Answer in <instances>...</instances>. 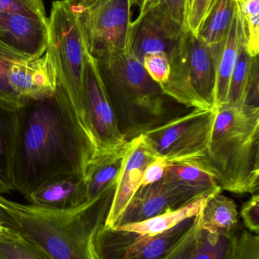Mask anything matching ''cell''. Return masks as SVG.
<instances>
[{
	"label": "cell",
	"instance_id": "cell-1",
	"mask_svg": "<svg viewBox=\"0 0 259 259\" xmlns=\"http://www.w3.org/2000/svg\"><path fill=\"white\" fill-rule=\"evenodd\" d=\"M18 113L15 190L26 199L58 175L84 178L97 150L61 83L53 96L26 103Z\"/></svg>",
	"mask_w": 259,
	"mask_h": 259
},
{
	"label": "cell",
	"instance_id": "cell-2",
	"mask_svg": "<svg viewBox=\"0 0 259 259\" xmlns=\"http://www.w3.org/2000/svg\"><path fill=\"white\" fill-rule=\"evenodd\" d=\"M117 184L91 202L68 210H56L12 202H0L18 224V233L52 259H96L93 240L105 225Z\"/></svg>",
	"mask_w": 259,
	"mask_h": 259
},
{
	"label": "cell",
	"instance_id": "cell-3",
	"mask_svg": "<svg viewBox=\"0 0 259 259\" xmlns=\"http://www.w3.org/2000/svg\"><path fill=\"white\" fill-rule=\"evenodd\" d=\"M209 142L199 161L217 178L222 190L258 193L259 109H215Z\"/></svg>",
	"mask_w": 259,
	"mask_h": 259
},
{
	"label": "cell",
	"instance_id": "cell-4",
	"mask_svg": "<svg viewBox=\"0 0 259 259\" xmlns=\"http://www.w3.org/2000/svg\"><path fill=\"white\" fill-rule=\"evenodd\" d=\"M96 61L126 141L170 120L173 99L151 78L135 56L126 53Z\"/></svg>",
	"mask_w": 259,
	"mask_h": 259
},
{
	"label": "cell",
	"instance_id": "cell-5",
	"mask_svg": "<svg viewBox=\"0 0 259 259\" xmlns=\"http://www.w3.org/2000/svg\"><path fill=\"white\" fill-rule=\"evenodd\" d=\"M46 51L56 65L61 84L81 126L95 145L85 111L86 45L78 14L63 0H56L52 4Z\"/></svg>",
	"mask_w": 259,
	"mask_h": 259
},
{
	"label": "cell",
	"instance_id": "cell-6",
	"mask_svg": "<svg viewBox=\"0 0 259 259\" xmlns=\"http://www.w3.org/2000/svg\"><path fill=\"white\" fill-rule=\"evenodd\" d=\"M133 0H96L79 17L87 50L96 60L128 53Z\"/></svg>",
	"mask_w": 259,
	"mask_h": 259
},
{
	"label": "cell",
	"instance_id": "cell-7",
	"mask_svg": "<svg viewBox=\"0 0 259 259\" xmlns=\"http://www.w3.org/2000/svg\"><path fill=\"white\" fill-rule=\"evenodd\" d=\"M214 109L193 108L144 134L157 157L169 162L200 159L203 157L215 119Z\"/></svg>",
	"mask_w": 259,
	"mask_h": 259
},
{
	"label": "cell",
	"instance_id": "cell-8",
	"mask_svg": "<svg viewBox=\"0 0 259 259\" xmlns=\"http://www.w3.org/2000/svg\"><path fill=\"white\" fill-rule=\"evenodd\" d=\"M139 6V15L131 24L128 53L141 62L153 53H164L170 57L183 40L187 29L155 2L147 0Z\"/></svg>",
	"mask_w": 259,
	"mask_h": 259
},
{
	"label": "cell",
	"instance_id": "cell-9",
	"mask_svg": "<svg viewBox=\"0 0 259 259\" xmlns=\"http://www.w3.org/2000/svg\"><path fill=\"white\" fill-rule=\"evenodd\" d=\"M85 103L87 118L97 148L96 155L115 149L127 142L119 128L97 61L88 50L85 66Z\"/></svg>",
	"mask_w": 259,
	"mask_h": 259
},
{
	"label": "cell",
	"instance_id": "cell-10",
	"mask_svg": "<svg viewBox=\"0 0 259 259\" xmlns=\"http://www.w3.org/2000/svg\"><path fill=\"white\" fill-rule=\"evenodd\" d=\"M212 193L202 189L161 180L140 187L113 228L137 223L168 211H176L201 196Z\"/></svg>",
	"mask_w": 259,
	"mask_h": 259
},
{
	"label": "cell",
	"instance_id": "cell-11",
	"mask_svg": "<svg viewBox=\"0 0 259 259\" xmlns=\"http://www.w3.org/2000/svg\"><path fill=\"white\" fill-rule=\"evenodd\" d=\"M196 222L189 218L165 232L130 240L106 238L96 234L93 249L96 259H162L190 232Z\"/></svg>",
	"mask_w": 259,
	"mask_h": 259
},
{
	"label": "cell",
	"instance_id": "cell-12",
	"mask_svg": "<svg viewBox=\"0 0 259 259\" xmlns=\"http://www.w3.org/2000/svg\"><path fill=\"white\" fill-rule=\"evenodd\" d=\"M8 81L21 107L28 102L51 97L60 83L57 68L47 51L36 59L12 62Z\"/></svg>",
	"mask_w": 259,
	"mask_h": 259
},
{
	"label": "cell",
	"instance_id": "cell-13",
	"mask_svg": "<svg viewBox=\"0 0 259 259\" xmlns=\"http://www.w3.org/2000/svg\"><path fill=\"white\" fill-rule=\"evenodd\" d=\"M129 143L112 205L105 222L104 226L107 228H113L123 214L134 195L141 187L146 167L157 157L147 144L144 134L132 139Z\"/></svg>",
	"mask_w": 259,
	"mask_h": 259
},
{
	"label": "cell",
	"instance_id": "cell-14",
	"mask_svg": "<svg viewBox=\"0 0 259 259\" xmlns=\"http://www.w3.org/2000/svg\"><path fill=\"white\" fill-rule=\"evenodd\" d=\"M0 42L30 59L41 57L48 45V18L0 12Z\"/></svg>",
	"mask_w": 259,
	"mask_h": 259
},
{
	"label": "cell",
	"instance_id": "cell-15",
	"mask_svg": "<svg viewBox=\"0 0 259 259\" xmlns=\"http://www.w3.org/2000/svg\"><path fill=\"white\" fill-rule=\"evenodd\" d=\"M187 73L192 91L208 109H215L217 61L208 46L187 30L185 40Z\"/></svg>",
	"mask_w": 259,
	"mask_h": 259
},
{
	"label": "cell",
	"instance_id": "cell-16",
	"mask_svg": "<svg viewBox=\"0 0 259 259\" xmlns=\"http://www.w3.org/2000/svg\"><path fill=\"white\" fill-rule=\"evenodd\" d=\"M237 235L211 233L194 225L162 259H234Z\"/></svg>",
	"mask_w": 259,
	"mask_h": 259
},
{
	"label": "cell",
	"instance_id": "cell-17",
	"mask_svg": "<svg viewBox=\"0 0 259 259\" xmlns=\"http://www.w3.org/2000/svg\"><path fill=\"white\" fill-rule=\"evenodd\" d=\"M30 204L42 208L68 210L86 203L84 178L73 174H64L44 183L26 198Z\"/></svg>",
	"mask_w": 259,
	"mask_h": 259
},
{
	"label": "cell",
	"instance_id": "cell-18",
	"mask_svg": "<svg viewBox=\"0 0 259 259\" xmlns=\"http://www.w3.org/2000/svg\"><path fill=\"white\" fill-rule=\"evenodd\" d=\"M129 144V141L126 142L119 147L100 152L91 158L84 177L87 202L97 199L117 184Z\"/></svg>",
	"mask_w": 259,
	"mask_h": 259
},
{
	"label": "cell",
	"instance_id": "cell-19",
	"mask_svg": "<svg viewBox=\"0 0 259 259\" xmlns=\"http://www.w3.org/2000/svg\"><path fill=\"white\" fill-rule=\"evenodd\" d=\"M244 39L243 21L237 3L232 22L217 56L215 109L228 104L231 76L237 63L240 47Z\"/></svg>",
	"mask_w": 259,
	"mask_h": 259
},
{
	"label": "cell",
	"instance_id": "cell-20",
	"mask_svg": "<svg viewBox=\"0 0 259 259\" xmlns=\"http://www.w3.org/2000/svg\"><path fill=\"white\" fill-rule=\"evenodd\" d=\"M237 206L233 199L216 192L207 198L196 216L195 225L211 233H236L238 228Z\"/></svg>",
	"mask_w": 259,
	"mask_h": 259
},
{
	"label": "cell",
	"instance_id": "cell-21",
	"mask_svg": "<svg viewBox=\"0 0 259 259\" xmlns=\"http://www.w3.org/2000/svg\"><path fill=\"white\" fill-rule=\"evenodd\" d=\"M18 110L0 106V195L15 190L14 163L18 139Z\"/></svg>",
	"mask_w": 259,
	"mask_h": 259
},
{
	"label": "cell",
	"instance_id": "cell-22",
	"mask_svg": "<svg viewBox=\"0 0 259 259\" xmlns=\"http://www.w3.org/2000/svg\"><path fill=\"white\" fill-rule=\"evenodd\" d=\"M237 0H213L197 36L208 46L216 61L232 22Z\"/></svg>",
	"mask_w": 259,
	"mask_h": 259
},
{
	"label": "cell",
	"instance_id": "cell-23",
	"mask_svg": "<svg viewBox=\"0 0 259 259\" xmlns=\"http://www.w3.org/2000/svg\"><path fill=\"white\" fill-rule=\"evenodd\" d=\"M163 179L210 193L222 191L216 177L197 160L170 162Z\"/></svg>",
	"mask_w": 259,
	"mask_h": 259
},
{
	"label": "cell",
	"instance_id": "cell-24",
	"mask_svg": "<svg viewBox=\"0 0 259 259\" xmlns=\"http://www.w3.org/2000/svg\"><path fill=\"white\" fill-rule=\"evenodd\" d=\"M258 66V56L252 57L249 54L244 39L240 47L237 63L231 76L227 105L234 107H244L249 82L255 68Z\"/></svg>",
	"mask_w": 259,
	"mask_h": 259
},
{
	"label": "cell",
	"instance_id": "cell-25",
	"mask_svg": "<svg viewBox=\"0 0 259 259\" xmlns=\"http://www.w3.org/2000/svg\"><path fill=\"white\" fill-rule=\"evenodd\" d=\"M0 259H52L36 245L12 231L0 232Z\"/></svg>",
	"mask_w": 259,
	"mask_h": 259
},
{
	"label": "cell",
	"instance_id": "cell-26",
	"mask_svg": "<svg viewBox=\"0 0 259 259\" xmlns=\"http://www.w3.org/2000/svg\"><path fill=\"white\" fill-rule=\"evenodd\" d=\"M244 30L246 50L251 56L259 53V0H237Z\"/></svg>",
	"mask_w": 259,
	"mask_h": 259
},
{
	"label": "cell",
	"instance_id": "cell-27",
	"mask_svg": "<svg viewBox=\"0 0 259 259\" xmlns=\"http://www.w3.org/2000/svg\"><path fill=\"white\" fill-rule=\"evenodd\" d=\"M30 59L0 42V106L18 110L21 107L19 100L9 87L8 72L12 62L21 59Z\"/></svg>",
	"mask_w": 259,
	"mask_h": 259
},
{
	"label": "cell",
	"instance_id": "cell-28",
	"mask_svg": "<svg viewBox=\"0 0 259 259\" xmlns=\"http://www.w3.org/2000/svg\"><path fill=\"white\" fill-rule=\"evenodd\" d=\"M141 64L155 83L160 86L167 83L170 75V62L166 53L146 55L143 58Z\"/></svg>",
	"mask_w": 259,
	"mask_h": 259
},
{
	"label": "cell",
	"instance_id": "cell-29",
	"mask_svg": "<svg viewBox=\"0 0 259 259\" xmlns=\"http://www.w3.org/2000/svg\"><path fill=\"white\" fill-rule=\"evenodd\" d=\"M0 12L47 18L43 0H0Z\"/></svg>",
	"mask_w": 259,
	"mask_h": 259
},
{
	"label": "cell",
	"instance_id": "cell-30",
	"mask_svg": "<svg viewBox=\"0 0 259 259\" xmlns=\"http://www.w3.org/2000/svg\"><path fill=\"white\" fill-rule=\"evenodd\" d=\"M234 259H259V237L243 231L236 239Z\"/></svg>",
	"mask_w": 259,
	"mask_h": 259
},
{
	"label": "cell",
	"instance_id": "cell-31",
	"mask_svg": "<svg viewBox=\"0 0 259 259\" xmlns=\"http://www.w3.org/2000/svg\"><path fill=\"white\" fill-rule=\"evenodd\" d=\"M213 0H193L187 17V29L197 36Z\"/></svg>",
	"mask_w": 259,
	"mask_h": 259
},
{
	"label": "cell",
	"instance_id": "cell-32",
	"mask_svg": "<svg viewBox=\"0 0 259 259\" xmlns=\"http://www.w3.org/2000/svg\"><path fill=\"white\" fill-rule=\"evenodd\" d=\"M144 1H147V0H142V2ZM150 1L155 2L157 4L159 5L175 21L187 29V17L189 13L188 0H150Z\"/></svg>",
	"mask_w": 259,
	"mask_h": 259
},
{
	"label": "cell",
	"instance_id": "cell-33",
	"mask_svg": "<svg viewBox=\"0 0 259 259\" xmlns=\"http://www.w3.org/2000/svg\"><path fill=\"white\" fill-rule=\"evenodd\" d=\"M242 219L245 226L252 231L258 234L259 231V194H252V197L243 205Z\"/></svg>",
	"mask_w": 259,
	"mask_h": 259
},
{
	"label": "cell",
	"instance_id": "cell-34",
	"mask_svg": "<svg viewBox=\"0 0 259 259\" xmlns=\"http://www.w3.org/2000/svg\"><path fill=\"white\" fill-rule=\"evenodd\" d=\"M169 164L170 162L162 157L158 156L154 158L147 164L144 170L142 180H141V187L155 184L162 180Z\"/></svg>",
	"mask_w": 259,
	"mask_h": 259
},
{
	"label": "cell",
	"instance_id": "cell-35",
	"mask_svg": "<svg viewBox=\"0 0 259 259\" xmlns=\"http://www.w3.org/2000/svg\"><path fill=\"white\" fill-rule=\"evenodd\" d=\"M0 226L6 231L15 232L18 225L13 216L9 212L7 208H5L0 202Z\"/></svg>",
	"mask_w": 259,
	"mask_h": 259
},
{
	"label": "cell",
	"instance_id": "cell-36",
	"mask_svg": "<svg viewBox=\"0 0 259 259\" xmlns=\"http://www.w3.org/2000/svg\"><path fill=\"white\" fill-rule=\"evenodd\" d=\"M67 6H69L75 12H79L85 8L88 7L90 5L94 3L96 0H63Z\"/></svg>",
	"mask_w": 259,
	"mask_h": 259
},
{
	"label": "cell",
	"instance_id": "cell-37",
	"mask_svg": "<svg viewBox=\"0 0 259 259\" xmlns=\"http://www.w3.org/2000/svg\"><path fill=\"white\" fill-rule=\"evenodd\" d=\"M192 1H193V0H188L189 11H190V5H191Z\"/></svg>",
	"mask_w": 259,
	"mask_h": 259
},
{
	"label": "cell",
	"instance_id": "cell-38",
	"mask_svg": "<svg viewBox=\"0 0 259 259\" xmlns=\"http://www.w3.org/2000/svg\"><path fill=\"white\" fill-rule=\"evenodd\" d=\"M6 231V230L4 229V228H2L1 226H0V232H2V231Z\"/></svg>",
	"mask_w": 259,
	"mask_h": 259
}]
</instances>
